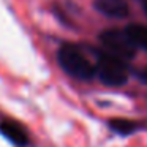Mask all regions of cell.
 <instances>
[{"label":"cell","instance_id":"6","mask_svg":"<svg viewBox=\"0 0 147 147\" xmlns=\"http://www.w3.org/2000/svg\"><path fill=\"white\" fill-rule=\"evenodd\" d=\"M125 33L133 43L136 49H142L147 52V27L142 24H130L125 29Z\"/></svg>","mask_w":147,"mask_h":147},{"label":"cell","instance_id":"9","mask_svg":"<svg viewBox=\"0 0 147 147\" xmlns=\"http://www.w3.org/2000/svg\"><path fill=\"white\" fill-rule=\"evenodd\" d=\"M146 11H147V7H146Z\"/></svg>","mask_w":147,"mask_h":147},{"label":"cell","instance_id":"5","mask_svg":"<svg viewBox=\"0 0 147 147\" xmlns=\"http://www.w3.org/2000/svg\"><path fill=\"white\" fill-rule=\"evenodd\" d=\"M93 7L98 13L108 18H115V19L127 18L130 13V8L125 0H95Z\"/></svg>","mask_w":147,"mask_h":147},{"label":"cell","instance_id":"7","mask_svg":"<svg viewBox=\"0 0 147 147\" xmlns=\"http://www.w3.org/2000/svg\"><path fill=\"white\" fill-rule=\"evenodd\" d=\"M109 128L114 130L115 133L127 136V134H131V133H134L136 130H139L141 125L138 123V122H134V120H127V119H112V120H109Z\"/></svg>","mask_w":147,"mask_h":147},{"label":"cell","instance_id":"3","mask_svg":"<svg viewBox=\"0 0 147 147\" xmlns=\"http://www.w3.org/2000/svg\"><path fill=\"white\" fill-rule=\"evenodd\" d=\"M100 41H101V45L106 48V51L109 54L115 55V57L122 59V60H131L134 57V54H136V48L127 36L125 30L123 32L105 30L100 35Z\"/></svg>","mask_w":147,"mask_h":147},{"label":"cell","instance_id":"4","mask_svg":"<svg viewBox=\"0 0 147 147\" xmlns=\"http://www.w3.org/2000/svg\"><path fill=\"white\" fill-rule=\"evenodd\" d=\"M0 133L18 147H26L29 144V134H27L26 128L14 120L0 122Z\"/></svg>","mask_w":147,"mask_h":147},{"label":"cell","instance_id":"8","mask_svg":"<svg viewBox=\"0 0 147 147\" xmlns=\"http://www.w3.org/2000/svg\"><path fill=\"white\" fill-rule=\"evenodd\" d=\"M139 79L142 81V82H146V84H147V68H144V70L139 73Z\"/></svg>","mask_w":147,"mask_h":147},{"label":"cell","instance_id":"2","mask_svg":"<svg viewBox=\"0 0 147 147\" xmlns=\"http://www.w3.org/2000/svg\"><path fill=\"white\" fill-rule=\"evenodd\" d=\"M96 74L100 81L109 87H120L128 81V68L125 60L112 54H100L96 62Z\"/></svg>","mask_w":147,"mask_h":147},{"label":"cell","instance_id":"1","mask_svg":"<svg viewBox=\"0 0 147 147\" xmlns=\"http://www.w3.org/2000/svg\"><path fill=\"white\" fill-rule=\"evenodd\" d=\"M57 60L62 70L76 79L89 81L96 73V67L82 54L79 48L73 45L62 46L57 52Z\"/></svg>","mask_w":147,"mask_h":147}]
</instances>
